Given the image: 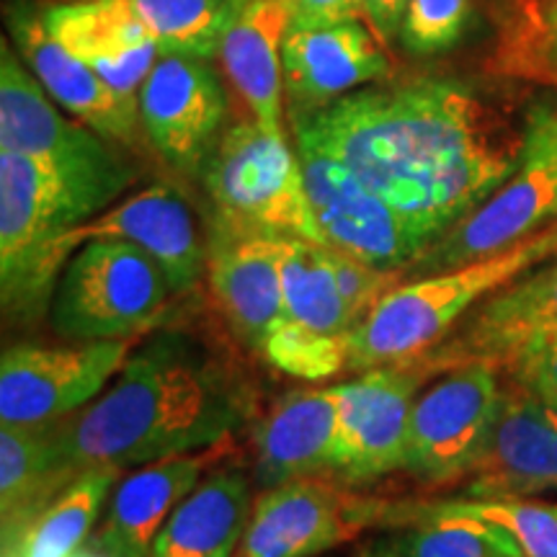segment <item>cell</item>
Wrapping results in <instances>:
<instances>
[{"instance_id":"f1b7e54d","label":"cell","mask_w":557,"mask_h":557,"mask_svg":"<svg viewBox=\"0 0 557 557\" xmlns=\"http://www.w3.org/2000/svg\"><path fill=\"white\" fill-rule=\"evenodd\" d=\"M284 305L287 320L318 336L348 338L359 325L338 287L331 248L287 238L284 246Z\"/></svg>"},{"instance_id":"8fae6325","label":"cell","mask_w":557,"mask_h":557,"mask_svg":"<svg viewBox=\"0 0 557 557\" xmlns=\"http://www.w3.org/2000/svg\"><path fill=\"white\" fill-rule=\"evenodd\" d=\"M129 354V338L5 348L0 359V423L37 426L78 413L99 398Z\"/></svg>"},{"instance_id":"f546056e","label":"cell","mask_w":557,"mask_h":557,"mask_svg":"<svg viewBox=\"0 0 557 557\" xmlns=\"http://www.w3.org/2000/svg\"><path fill=\"white\" fill-rule=\"evenodd\" d=\"M145 26L160 54L214 58L222 34L248 0H120Z\"/></svg>"},{"instance_id":"277c9868","label":"cell","mask_w":557,"mask_h":557,"mask_svg":"<svg viewBox=\"0 0 557 557\" xmlns=\"http://www.w3.org/2000/svg\"><path fill=\"white\" fill-rule=\"evenodd\" d=\"M201 184L212 205L214 230L325 246L299 156L284 132L263 129L253 120L230 124L209 158Z\"/></svg>"},{"instance_id":"836d02e7","label":"cell","mask_w":557,"mask_h":557,"mask_svg":"<svg viewBox=\"0 0 557 557\" xmlns=\"http://www.w3.org/2000/svg\"><path fill=\"white\" fill-rule=\"evenodd\" d=\"M468 18L470 0H408L398 39L416 58H431L457 45Z\"/></svg>"},{"instance_id":"8992f818","label":"cell","mask_w":557,"mask_h":557,"mask_svg":"<svg viewBox=\"0 0 557 557\" xmlns=\"http://www.w3.org/2000/svg\"><path fill=\"white\" fill-rule=\"evenodd\" d=\"M173 295L160 263L129 240L99 238L75 250L50 305L54 333L75 344L116 341L150 329Z\"/></svg>"},{"instance_id":"d4e9b609","label":"cell","mask_w":557,"mask_h":557,"mask_svg":"<svg viewBox=\"0 0 557 557\" xmlns=\"http://www.w3.org/2000/svg\"><path fill=\"white\" fill-rule=\"evenodd\" d=\"M250 480L243 470L212 472L158 532L150 557H233L250 519Z\"/></svg>"},{"instance_id":"7402d4cb","label":"cell","mask_w":557,"mask_h":557,"mask_svg":"<svg viewBox=\"0 0 557 557\" xmlns=\"http://www.w3.org/2000/svg\"><path fill=\"white\" fill-rule=\"evenodd\" d=\"M41 13L52 37L111 88L124 96L139 94L160 50L120 0H60Z\"/></svg>"},{"instance_id":"30bf717a","label":"cell","mask_w":557,"mask_h":557,"mask_svg":"<svg viewBox=\"0 0 557 557\" xmlns=\"http://www.w3.org/2000/svg\"><path fill=\"white\" fill-rule=\"evenodd\" d=\"M500 389L504 369L493 361L436 374L413 403L403 470L426 485L459 483L483 447Z\"/></svg>"},{"instance_id":"83f0119b","label":"cell","mask_w":557,"mask_h":557,"mask_svg":"<svg viewBox=\"0 0 557 557\" xmlns=\"http://www.w3.org/2000/svg\"><path fill=\"white\" fill-rule=\"evenodd\" d=\"M120 475L122 468L114 465H99L81 472L26 527L18 545L3 557H73L94 534L101 508Z\"/></svg>"},{"instance_id":"ffe728a7","label":"cell","mask_w":557,"mask_h":557,"mask_svg":"<svg viewBox=\"0 0 557 557\" xmlns=\"http://www.w3.org/2000/svg\"><path fill=\"white\" fill-rule=\"evenodd\" d=\"M284 94L289 114H308L341 96L387 81L393 60L367 21H344L323 29H289L284 39Z\"/></svg>"},{"instance_id":"cb8c5ba5","label":"cell","mask_w":557,"mask_h":557,"mask_svg":"<svg viewBox=\"0 0 557 557\" xmlns=\"http://www.w3.org/2000/svg\"><path fill=\"white\" fill-rule=\"evenodd\" d=\"M289 34V11L284 0H248L220 39L222 73L250 120L263 129H282L284 111V39Z\"/></svg>"},{"instance_id":"e0dca14e","label":"cell","mask_w":557,"mask_h":557,"mask_svg":"<svg viewBox=\"0 0 557 557\" xmlns=\"http://www.w3.org/2000/svg\"><path fill=\"white\" fill-rule=\"evenodd\" d=\"M557 329V259L542 263L468 312L431 351L408 361L431 380L470 361L504 367L521 346Z\"/></svg>"},{"instance_id":"9a60e30c","label":"cell","mask_w":557,"mask_h":557,"mask_svg":"<svg viewBox=\"0 0 557 557\" xmlns=\"http://www.w3.org/2000/svg\"><path fill=\"white\" fill-rule=\"evenodd\" d=\"M99 238L129 240L150 253L169 276L173 295L189 292L207 271V248L201 246L191 207L176 189L165 184L132 194L120 205L109 207L107 212L60 235L47 256V271L52 282L58 284L62 269L75 250Z\"/></svg>"},{"instance_id":"2e32d148","label":"cell","mask_w":557,"mask_h":557,"mask_svg":"<svg viewBox=\"0 0 557 557\" xmlns=\"http://www.w3.org/2000/svg\"><path fill=\"white\" fill-rule=\"evenodd\" d=\"M459 485L468 498L557 491V408L504 374L496 416Z\"/></svg>"},{"instance_id":"3957f363","label":"cell","mask_w":557,"mask_h":557,"mask_svg":"<svg viewBox=\"0 0 557 557\" xmlns=\"http://www.w3.org/2000/svg\"><path fill=\"white\" fill-rule=\"evenodd\" d=\"M553 259H557V220L485 259L408 278L389 289L348 333L346 372L416 361L487 297Z\"/></svg>"},{"instance_id":"d590c367","label":"cell","mask_w":557,"mask_h":557,"mask_svg":"<svg viewBox=\"0 0 557 557\" xmlns=\"http://www.w3.org/2000/svg\"><path fill=\"white\" fill-rule=\"evenodd\" d=\"M289 29H323L344 21H364V0H284Z\"/></svg>"},{"instance_id":"f35d334b","label":"cell","mask_w":557,"mask_h":557,"mask_svg":"<svg viewBox=\"0 0 557 557\" xmlns=\"http://www.w3.org/2000/svg\"><path fill=\"white\" fill-rule=\"evenodd\" d=\"M364 557H385V553H382L380 545H374V547H369V549H367Z\"/></svg>"},{"instance_id":"e575fe53","label":"cell","mask_w":557,"mask_h":557,"mask_svg":"<svg viewBox=\"0 0 557 557\" xmlns=\"http://www.w3.org/2000/svg\"><path fill=\"white\" fill-rule=\"evenodd\" d=\"M500 369L508 380L557 408V329L529 341Z\"/></svg>"},{"instance_id":"74e56055","label":"cell","mask_w":557,"mask_h":557,"mask_svg":"<svg viewBox=\"0 0 557 557\" xmlns=\"http://www.w3.org/2000/svg\"><path fill=\"white\" fill-rule=\"evenodd\" d=\"M73 557H103V555L96 553V549H78Z\"/></svg>"},{"instance_id":"5bb4252c","label":"cell","mask_w":557,"mask_h":557,"mask_svg":"<svg viewBox=\"0 0 557 557\" xmlns=\"http://www.w3.org/2000/svg\"><path fill=\"white\" fill-rule=\"evenodd\" d=\"M423 382L429 380L416 367L385 364L333 385L341 429L333 478L341 483H372L403 470L410 413Z\"/></svg>"},{"instance_id":"44dd1931","label":"cell","mask_w":557,"mask_h":557,"mask_svg":"<svg viewBox=\"0 0 557 557\" xmlns=\"http://www.w3.org/2000/svg\"><path fill=\"white\" fill-rule=\"evenodd\" d=\"M338 403L333 387L292 389L253 429L256 483L267 487L295 478L333 475L338 462Z\"/></svg>"},{"instance_id":"4dcf8cb0","label":"cell","mask_w":557,"mask_h":557,"mask_svg":"<svg viewBox=\"0 0 557 557\" xmlns=\"http://www.w3.org/2000/svg\"><path fill=\"white\" fill-rule=\"evenodd\" d=\"M487 67L506 78L557 83V0H519Z\"/></svg>"},{"instance_id":"9c48e42d","label":"cell","mask_w":557,"mask_h":557,"mask_svg":"<svg viewBox=\"0 0 557 557\" xmlns=\"http://www.w3.org/2000/svg\"><path fill=\"white\" fill-rule=\"evenodd\" d=\"M305 189L325 246L380 271H403L429 243L344 160L297 139Z\"/></svg>"},{"instance_id":"7a4b0ae2","label":"cell","mask_w":557,"mask_h":557,"mask_svg":"<svg viewBox=\"0 0 557 557\" xmlns=\"http://www.w3.org/2000/svg\"><path fill=\"white\" fill-rule=\"evenodd\" d=\"M250 413L253 395L240 374L189 338L165 333L124 361L107 393L52 423V480L62 491L99 465L143 468L212 449Z\"/></svg>"},{"instance_id":"6da1fadb","label":"cell","mask_w":557,"mask_h":557,"mask_svg":"<svg viewBox=\"0 0 557 557\" xmlns=\"http://www.w3.org/2000/svg\"><path fill=\"white\" fill-rule=\"evenodd\" d=\"M527 111L475 83L418 78L359 88L289 120L295 139L344 160L431 248L517 171Z\"/></svg>"},{"instance_id":"ac0fdd59","label":"cell","mask_w":557,"mask_h":557,"mask_svg":"<svg viewBox=\"0 0 557 557\" xmlns=\"http://www.w3.org/2000/svg\"><path fill=\"white\" fill-rule=\"evenodd\" d=\"M5 26L18 58L60 109L109 143H135L143 127L137 96H124L111 88L94 67L65 50L47 29L45 13L29 3H13L5 13Z\"/></svg>"},{"instance_id":"52a82bcc","label":"cell","mask_w":557,"mask_h":557,"mask_svg":"<svg viewBox=\"0 0 557 557\" xmlns=\"http://www.w3.org/2000/svg\"><path fill=\"white\" fill-rule=\"evenodd\" d=\"M0 150L37 160L103 212L135 181L132 165L107 137L62 114L9 39L0 45Z\"/></svg>"},{"instance_id":"d6a6232c","label":"cell","mask_w":557,"mask_h":557,"mask_svg":"<svg viewBox=\"0 0 557 557\" xmlns=\"http://www.w3.org/2000/svg\"><path fill=\"white\" fill-rule=\"evenodd\" d=\"M263 359L292 377L325 380L346 372V338L318 336V333L299 329L297 323L284 318V323L271 333L263 344Z\"/></svg>"},{"instance_id":"484cf974","label":"cell","mask_w":557,"mask_h":557,"mask_svg":"<svg viewBox=\"0 0 557 557\" xmlns=\"http://www.w3.org/2000/svg\"><path fill=\"white\" fill-rule=\"evenodd\" d=\"M377 524L406 527L382 540L385 557H524L504 527L459 513H423L377 500Z\"/></svg>"},{"instance_id":"1f68e13d","label":"cell","mask_w":557,"mask_h":557,"mask_svg":"<svg viewBox=\"0 0 557 557\" xmlns=\"http://www.w3.org/2000/svg\"><path fill=\"white\" fill-rule=\"evenodd\" d=\"M423 513H459L504 527L524 557H557V504L524 498H462L434 504H406Z\"/></svg>"},{"instance_id":"7c38bea8","label":"cell","mask_w":557,"mask_h":557,"mask_svg":"<svg viewBox=\"0 0 557 557\" xmlns=\"http://www.w3.org/2000/svg\"><path fill=\"white\" fill-rule=\"evenodd\" d=\"M152 150L186 178L205 176L227 122V94L207 58L160 54L137 94Z\"/></svg>"},{"instance_id":"d6986e66","label":"cell","mask_w":557,"mask_h":557,"mask_svg":"<svg viewBox=\"0 0 557 557\" xmlns=\"http://www.w3.org/2000/svg\"><path fill=\"white\" fill-rule=\"evenodd\" d=\"M284 246L287 238L209 230L207 274L214 302L230 331L250 351H263L287 318L284 305Z\"/></svg>"},{"instance_id":"603a6c76","label":"cell","mask_w":557,"mask_h":557,"mask_svg":"<svg viewBox=\"0 0 557 557\" xmlns=\"http://www.w3.org/2000/svg\"><path fill=\"white\" fill-rule=\"evenodd\" d=\"M209 462L212 451L205 449L143 465L120 480L90 534V549L103 557H150L165 519L201 483Z\"/></svg>"},{"instance_id":"4fadbf2b","label":"cell","mask_w":557,"mask_h":557,"mask_svg":"<svg viewBox=\"0 0 557 557\" xmlns=\"http://www.w3.org/2000/svg\"><path fill=\"white\" fill-rule=\"evenodd\" d=\"M374 524V500L323 475L267 487L250 508L240 557H318Z\"/></svg>"},{"instance_id":"4316f807","label":"cell","mask_w":557,"mask_h":557,"mask_svg":"<svg viewBox=\"0 0 557 557\" xmlns=\"http://www.w3.org/2000/svg\"><path fill=\"white\" fill-rule=\"evenodd\" d=\"M52 423H37V426H9V423H3L0 426V537H3V555L18 545L26 527L60 493L50 468Z\"/></svg>"},{"instance_id":"5b68a950","label":"cell","mask_w":557,"mask_h":557,"mask_svg":"<svg viewBox=\"0 0 557 557\" xmlns=\"http://www.w3.org/2000/svg\"><path fill=\"white\" fill-rule=\"evenodd\" d=\"M101 212L37 160L0 150V299L9 323L50 315L58 287L47 271L52 243Z\"/></svg>"},{"instance_id":"8d00e7d4","label":"cell","mask_w":557,"mask_h":557,"mask_svg":"<svg viewBox=\"0 0 557 557\" xmlns=\"http://www.w3.org/2000/svg\"><path fill=\"white\" fill-rule=\"evenodd\" d=\"M408 0H364V21L385 41L398 39Z\"/></svg>"},{"instance_id":"ba28073f","label":"cell","mask_w":557,"mask_h":557,"mask_svg":"<svg viewBox=\"0 0 557 557\" xmlns=\"http://www.w3.org/2000/svg\"><path fill=\"white\" fill-rule=\"evenodd\" d=\"M557 220V103L527 111V143L517 171L496 191L400 271L403 282L485 259ZM400 282V284H403Z\"/></svg>"}]
</instances>
